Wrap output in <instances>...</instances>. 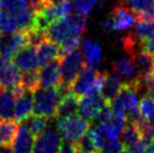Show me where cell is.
<instances>
[{
  "label": "cell",
  "instance_id": "6da1fadb",
  "mask_svg": "<svg viewBox=\"0 0 154 153\" xmlns=\"http://www.w3.org/2000/svg\"><path fill=\"white\" fill-rule=\"evenodd\" d=\"M87 17L79 14H71L64 18L53 21L45 30V35L59 45L63 43L81 38L86 30Z\"/></svg>",
  "mask_w": 154,
  "mask_h": 153
},
{
  "label": "cell",
  "instance_id": "7a4b0ae2",
  "mask_svg": "<svg viewBox=\"0 0 154 153\" xmlns=\"http://www.w3.org/2000/svg\"><path fill=\"white\" fill-rule=\"evenodd\" d=\"M69 89L57 86L51 88H38L34 91V108L33 111L36 115L45 116L47 118L55 117L57 107L60 105L62 98Z\"/></svg>",
  "mask_w": 154,
  "mask_h": 153
},
{
  "label": "cell",
  "instance_id": "3957f363",
  "mask_svg": "<svg viewBox=\"0 0 154 153\" xmlns=\"http://www.w3.org/2000/svg\"><path fill=\"white\" fill-rule=\"evenodd\" d=\"M90 120L82 115L74 114L65 118L56 120V130L64 142L75 144L90 130Z\"/></svg>",
  "mask_w": 154,
  "mask_h": 153
},
{
  "label": "cell",
  "instance_id": "277c9868",
  "mask_svg": "<svg viewBox=\"0 0 154 153\" xmlns=\"http://www.w3.org/2000/svg\"><path fill=\"white\" fill-rule=\"evenodd\" d=\"M105 72H98L94 68L86 65L73 81L70 90L80 98L94 92H101Z\"/></svg>",
  "mask_w": 154,
  "mask_h": 153
},
{
  "label": "cell",
  "instance_id": "5b68a950",
  "mask_svg": "<svg viewBox=\"0 0 154 153\" xmlns=\"http://www.w3.org/2000/svg\"><path fill=\"white\" fill-rule=\"evenodd\" d=\"M86 65L83 53L80 50H75L62 56L60 60L61 86L70 90L73 81Z\"/></svg>",
  "mask_w": 154,
  "mask_h": 153
},
{
  "label": "cell",
  "instance_id": "8992f818",
  "mask_svg": "<svg viewBox=\"0 0 154 153\" xmlns=\"http://www.w3.org/2000/svg\"><path fill=\"white\" fill-rule=\"evenodd\" d=\"M140 96L141 95L137 91L134 82H123L119 92L109 104V106L112 111L126 115L129 109L138 106Z\"/></svg>",
  "mask_w": 154,
  "mask_h": 153
},
{
  "label": "cell",
  "instance_id": "52a82bcc",
  "mask_svg": "<svg viewBox=\"0 0 154 153\" xmlns=\"http://www.w3.org/2000/svg\"><path fill=\"white\" fill-rule=\"evenodd\" d=\"M28 46L27 32H14L0 34V58L6 60L13 59L24 47Z\"/></svg>",
  "mask_w": 154,
  "mask_h": 153
},
{
  "label": "cell",
  "instance_id": "ba28073f",
  "mask_svg": "<svg viewBox=\"0 0 154 153\" xmlns=\"http://www.w3.org/2000/svg\"><path fill=\"white\" fill-rule=\"evenodd\" d=\"M108 106L101 92H94L79 98V113L88 120H96Z\"/></svg>",
  "mask_w": 154,
  "mask_h": 153
},
{
  "label": "cell",
  "instance_id": "9c48e42d",
  "mask_svg": "<svg viewBox=\"0 0 154 153\" xmlns=\"http://www.w3.org/2000/svg\"><path fill=\"white\" fill-rule=\"evenodd\" d=\"M110 17L112 19V30L116 32L127 30L137 23L136 13L129 8L123 0L114 6Z\"/></svg>",
  "mask_w": 154,
  "mask_h": 153
},
{
  "label": "cell",
  "instance_id": "30bf717a",
  "mask_svg": "<svg viewBox=\"0 0 154 153\" xmlns=\"http://www.w3.org/2000/svg\"><path fill=\"white\" fill-rule=\"evenodd\" d=\"M61 146V136L57 130L47 128L41 135L36 136L33 153H57Z\"/></svg>",
  "mask_w": 154,
  "mask_h": 153
},
{
  "label": "cell",
  "instance_id": "8fae6325",
  "mask_svg": "<svg viewBox=\"0 0 154 153\" xmlns=\"http://www.w3.org/2000/svg\"><path fill=\"white\" fill-rule=\"evenodd\" d=\"M116 74L120 76L124 82H135L140 76V71L135 61L131 56H123L117 59L112 63V70Z\"/></svg>",
  "mask_w": 154,
  "mask_h": 153
},
{
  "label": "cell",
  "instance_id": "7c38bea8",
  "mask_svg": "<svg viewBox=\"0 0 154 153\" xmlns=\"http://www.w3.org/2000/svg\"><path fill=\"white\" fill-rule=\"evenodd\" d=\"M60 60H54L39 70V88H51L61 86V68Z\"/></svg>",
  "mask_w": 154,
  "mask_h": 153
},
{
  "label": "cell",
  "instance_id": "4fadbf2b",
  "mask_svg": "<svg viewBox=\"0 0 154 153\" xmlns=\"http://www.w3.org/2000/svg\"><path fill=\"white\" fill-rule=\"evenodd\" d=\"M20 71L9 60L0 58V89H11L20 82Z\"/></svg>",
  "mask_w": 154,
  "mask_h": 153
},
{
  "label": "cell",
  "instance_id": "5bb4252c",
  "mask_svg": "<svg viewBox=\"0 0 154 153\" xmlns=\"http://www.w3.org/2000/svg\"><path fill=\"white\" fill-rule=\"evenodd\" d=\"M13 61L14 64L22 72L37 70V68L39 67L36 50H35L34 46H30V45L24 47L23 50L18 52L17 54L13 58Z\"/></svg>",
  "mask_w": 154,
  "mask_h": 153
},
{
  "label": "cell",
  "instance_id": "9a60e30c",
  "mask_svg": "<svg viewBox=\"0 0 154 153\" xmlns=\"http://www.w3.org/2000/svg\"><path fill=\"white\" fill-rule=\"evenodd\" d=\"M35 50H36V54L38 58L39 65H45L51 61L62 58L60 45L47 37L41 41L35 46Z\"/></svg>",
  "mask_w": 154,
  "mask_h": 153
},
{
  "label": "cell",
  "instance_id": "2e32d148",
  "mask_svg": "<svg viewBox=\"0 0 154 153\" xmlns=\"http://www.w3.org/2000/svg\"><path fill=\"white\" fill-rule=\"evenodd\" d=\"M34 94L32 91L25 90L22 95L16 97L15 101V113L14 118L16 122H24L27 117L32 115L33 108H34Z\"/></svg>",
  "mask_w": 154,
  "mask_h": 153
},
{
  "label": "cell",
  "instance_id": "e0dca14e",
  "mask_svg": "<svg viewBox=\"0 0 154 153\" xmlns=\"http://www.w3.org/2000/svg\"><path fill=\"white\" fill-rule=\"evenodd\" d=\"M34 137L27 127L22 124L11 143V153H33Z\"/></svg>",
  "mask_w": 154,
  "mask_h": 153
},
{
  "label": "cell",
  "instance_id": "ac0fdd59",
  "mask_svg": "<svg viewBox=\"0 0 154 153\" xmlns=\"http://www.w3.org/2000/svg\"><path fill=\"white\" fill-rule=\"evenodd\" d=\"M82 53L86 60V64L91 68H97L103 60V48L97 41L85 38L81 44Z\"/></svg>",
  "mask_w": 154,
  "mask_h": 153
},
{
  "label": "cell",
  "instance_id": "d6986e66",
  "mask_svg": "<svg viewBox=\"0 0 154 153\" xmlns=\"http://www.w3.org/2000/svg\"><path fill=\"white\" fill-rule=\"evenodd\" d=\"M123 85L122 79L118 74H116L114 71L110 72H105V79H103V89H101V95L105 98V100L109 105L114 98L119 92L120 87Z\"/></svg>",
  "mask_w": 154,
  "mask_h": 153
},
{
  "label": "cell",
  "instance_id": "ffe728a7",
  "mask_svg": "<svg viewBox=\"0 0 154 153\" xmlns=\"http://www.w3.org/2000/svg\"><path fill=\"white\" fill-rule=\"evenodd\" d=\"M79 111V97L70 90L63 96L60 105L57 107L55 119H62L69 116L78 114Z\"/></svg>",
  "mask_w": 154,
  "mask_h": 153
},
{
  "label": "cell",
  "instance_id": "44dd1931",
  "mask_svg": "<svg viewBox=\"0 0 154 153\" xmlns=\"http://www.w3.org/2000/svg\"><path fill=\"white\" fill-rule=\"evenodd\" d=\"M137 15V20H154V0H123Z\"/></svg>",
  "mask_w": 154,
  "mask_h": 153
},
{
  "label": "cell",
  "instance_id": "7402d4cb",
  "mask_svg": "<svg viewBox=\"0 0 154 153\" xmlns=\"http://www.w3.org/2000/svg\"><path fill=\"white\" fill-rule=\"evenodd\" d=\"M131 58H133L135 61L140 71V76L154 74V56L143 47L137 50L134 54L131 55Z\"/></svg>",
  "mask_w": 154,
  "mask_h": 153
},
{
  "label": "cell",
  "instance_id": "603a6c76",
  "mask_svg": "<svg viewBox=\"0 0 154 153\" xmlns=\"http://www.w3.org/2000/svg\"><path fill=\"white\" fill-rule=\"evenodd\" d=\"M16 97L11 89H5L0 94V118L11 119L15 113Z\"/></svg>",
  "mask_w": 154,
  "mask_h": 153
},
{
  "label": "cell",
  "instance_id": "cb8c5ba5",
  "mask_svg": "<svg viewBox=\"0 0 154 153\" xmlns=\"http://www.w3.org/2000/svg\"><path fill=\"white\" fill-rule=\"evenodd\" d=\"M18 124L16 120L2 119L0 120V145L9 146L18 132Z\"/></svg>",
  "mask_w": 154,
  "mask_h": 153
},
{
  "label": "cell",
  "instance_id": "d4e9b609",
  "mask_svg": "<svg viewBox=\"0 0 154 153\" xmlns=\"http://www.w3.org/2000/svg\"><path fill=\"white\" fill-rule=\"evenodd\" d=\"M23 125L27 127L33 135L36 136L41 135L43 132L47 130V125H48V118L45 116H41V115H30L29 117L22 122Z\"/></svg>",
  "mask_w": 154,
  "mask_h": 153
},
{
  "label": "cell",
  "instance_id": "484cf974",
  "mask_svg": "<svg viewBox=\"0 0 154 153\" xmlns=\"http://www.w3.org/2000/svg\"><path fill=\"white\" fill-rule=\"evenodd\" d=\"M122 134H123V143L126 149L132 148L133 145L138 143L143 139L137 125L132 122H126Z\"/></svg>",
  "mask_w": 154,
  "mask_h": 153
},
{
  "label": "cell",
  "instance_id": "4316f807",
  "mask_svg": "<svg viewBox=\"0 0 154 153\" xmlns=\"http://www.w3.org/2000/svg\"><path fill=\"white\" fill-rule=\"evenodd\" d=\"M19 83L25 90L34 92L39 88V72L37 70L23 72Z\"/></svg>",
  "mask_w": 154,
  "mask_h": 153
},
{
  "label": "cell",
  "instance_id": "83f0119b",
  "mask_svg": "<svg viewBox=\"0 0 154 153\" xmlns=\"http://www.w3.org/2000/svg\"><path fill=\"white\" fill-rule=\"evenodd\" d=\"M135 34L141 39V42L154 38V20H142L138 19L136 23Z\"/></svg>",
  "mask_w": 154,
  "mask_h": 153
},
{
  "label": "cell",
  "instance_id": "f1b7e54d",
  "mask_svg": "<svg viewBox=\"0 0 154 153\" xmlns=\"http://www.w3.org/2000/svg\"><path fill=\"white\" fill-rule=\"evenodd\" d=\"M78 151H82V152H88V153H100V149L98 148V145L94 141V136L91 134V132L87 133L86 135L82 137L81 140L78 143H75Z\"/></svg>",
  "mask_w": 154,
  "mask_h": 153
},
{
  "label": "cell",
  "instance_id": "f546056e",
  "mask_svg": "<svg viewBox=\"0 0 154 153\" xmlns=\"http://www.w3.org/2000/svg\"><path fill=\"white\" fill-rule=\"evenodd\" d=\"M140 111L143 118L149 122L154 120V99L151 96H143L138 104Z\"/></svg>",
  "mask_w": 154,
  "mask_h": 153
},
{
  "label": "cell",
  "instance_id": "4dcf8cb0",
  "mask_svg": "<svg viewBox=\"0 0 154 153\" xmlns=\"http://www.w3.org/2000/svg\"><path fill=\"white\" fill-rule=\"evenodd\" d=\"M97 1L98 0H71L75 14H79L85 17H87L91 13Z\"/></svg>",
  "mask_w": 154,
  "mask_h": 153
},
{
  "label": "cell",
  "instance_id": "1f68e13d",
  "mask_svg": "<svg viewBox=\"0 0 154 153\" xmlns=\"http://www.w3.org/2000/svg\"><path fill=\"white\" fill-rule=\"evenodd\" d=\"M125 150L126 148H125L123 141L116 139V140L107 141L103 146L100 153H124Z\"/></svg>",
  "mask_w": 154,
  "mask_h": 153
},
{
  "label": "cell",
  "instance_id": "d6a6232c",
  "mask_svg": "<svg viewBox=\"0 0 154 153\" xmlns=\"http://www.w3.org/2000/svg\"><path fill=\"white\" fill-rule=\"evenodd\" d=\"M26 4L29 6L32 9H34L35 11H37L38 9L44 7L50 0H24Z\"/></svg>",
  "mask_w": 154,
  "mask_h": 153
},
{
  "label": "cell",
  "instance_id": "836d02e7",
  "mask_svg": "<svg viewBox=\"0 0 154 153\" xmlns=\"http://www.w3.org/2000/svg\"><path fill=\"white\" fill-rule=\"evenodd\" d=\"M77 146L73 143H69V142H64L63 144H61L60 150L57 153H77Z\"/></svg>",
  "mask_w": 154,
  "mask_h": 153
},
{
  "label": "cell",
  "instance_id": "e575fe53",
  "mask_svg": "<svg viewBox=\"0 0 154 153\" xmlns=\"http://www.w3.org/2000/svg\"><path fill=\"white\" fill-rule=\"evenodd\" d=\"M100 27H101V30H103L105 33H109L110 30H112V19H111V17L105 18V19L101 21Z\"/></svg>",
  "mask_w": 154,
  "mask_h": 153
},
{
  "label": "cell",
  "instance_id": "d590c367",
  "mask_svg": "<svg viewBox=\"0 0 154 153\" xmlns=\"http://www.w3.org/2000/svg\"><path fill=\"white\" fill-rule=\"evenodd\" d=\"M142 46H143L144 50H146L150 54H152V55L154 56V38L143 41V42H142Z\"/></svg>",
  "mask_w": 154,
  "mask_h": 153
},
{
  "label": "cell",
  "instance_id": "8d00e7d4",
  "mask_svg": "<svg viewBox=\"0 0 154 153\" xmlns=\"http://www.w3.org/2000/svg\"><path fill=\"white\" fill-rule=\"evenodd\" d=\"M143 153H154V140L153 139H151V140L149 141V143L146 144L145 150H144V152Z\"/></svg>",
  "mask_w": 154,
  "mask_h": 153
},
{
  "label": "cell",
  "instance_id": "74e56055",
  "mask_svg": "<svg viewBox=\"0 0 154 153\" xmlns=\"http://www.w3.org/2000/svg\"><path fill=\"white\" fill-rule=\"evenodd\" d=\"M150 137L154 140V120L150 122Z\"/></svg>",
  "mask_w": 154,
  "mask_h": 153
},
{
  "label": "cell",
  "instance_id": "f35d334b",
  "mask_svg": "<svg viewBox=\"0 0 154 153\" xmlns=\"http://www.w3.org/2000/svg\"><path fill=\"white\" fill-rule=\"evenodd\" d=\"M0 153H11V150H9L8 146H2V145H0Z\"/></svg>",
  "mask_w": 154,
  "mask_h": 153
},
{
  "label": "cell",
  "instance_id": "ab89813d",
  "mask_svg": "<svg viewBox=\"0 0 154 153\" xmlns=\"http://www.w3.org/2000/svg\"><path fill=\"white\" fill-rule=\"evenodd\" d=\"M151 97H152V98L154 99V89L152 90V94H151Z\"/></svg>",
  "mask_w": 154,
  "mask_h": 153
},
{
  "label": "cell",
  "instance_id": "60d3db41",
  "mask_svg": "<svg viewBox=\"0 0 154 153\" xmlns=\"http://www.w3.org/2000/svg\"><path fill=\"white\" fill-rule=\"evenodd\" d=\"M77 153H88V152H82V151H77Z\"/></svg>",
  "mask_w": 154,
  "mask_h": 153
},
{
  "label": "cell",
  "instance_id": "b9f144b4",
  "mask_svg": "<svg viewBox=\"0 0 154 153\" xmlns=\"http://www.w3.org/2000/svg\"><path fill=\"white\" fill-rule=\"evenodd\" d=\"M1 91H2V89H0V94H1Z\"/></svg>",
  "mask_w": 154,
  "mask_h": 153
},
{
  "label": "cell",
  "instance_id": "7bdbcfd3",
  "mask_svg": "<svg viewBox=\"0 0 154 153\" xmlns=\"http://www.w3.org/2000/svg\"><path fill=\"white\" fill-rule=\"evenodd\" d=\"M0 1H1V0H0Z\"/></svg>",
  "mask_w": 154,
  "mask_h": 153
}]
</instances>
